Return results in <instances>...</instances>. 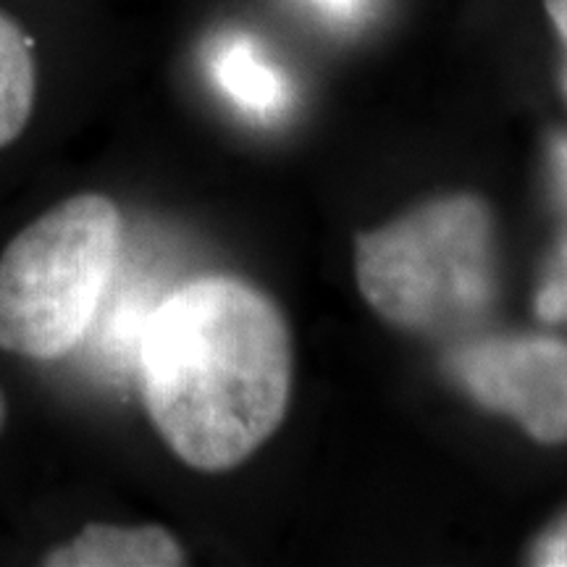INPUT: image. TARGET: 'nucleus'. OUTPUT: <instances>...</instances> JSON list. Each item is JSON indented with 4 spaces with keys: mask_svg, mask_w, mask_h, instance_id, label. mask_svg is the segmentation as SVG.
<instances>
[{
    "mask_svg": "<svg viewBox=\"0 0 567 567\" xmlns=\"http://www.w3.org/2000/svg\"><path fill=\"white\" fill-rule=\"evenodd\" d=\"M563 268H565V279L559 281V287H563L565 300H567V243H565V247H563Z\"/></svg>",
    "mask_w": 567,
    "mask_h": 567,
    "instance_id": "ddd939ff",
    "label": "nucleus"
},
{
    "mask_svg": "<svg viewBox=\"0 0 567 567\" xmlns=\"http://www.w3.org/2000/svg\"><path fill=\"white\" fill-rule=\"evenodd\" d=\"M551 158H555V172L559 179V187L567 197V137H557L551 145Z\"/></svg>",
    "mask_w": 567,
    "mask_h": 567,
    "instance_id": "9b49d317",
    "label": "nucleus"
},
{
    "mask_svg": "<svg viewBox=\"0 0 567 567\" xmlns=\"http://www.w3.org/2000/svg\"><path fill=\"white\" fill-rule=\"evenodd\" d=\"M210 74L218 90L237 105L245 116L274 122L287 105V84L281 74L260 55L247 38L231 34L218 40L210 51Z\"/></svg>",
    "mask_w": 567,
    "mask_h": 567,
    "instance_id": "423d86ee",
    "label": "nucleus"
},
{
    "mask_svg": "<svg viewBox=\"0 0 567 567\" xmlns=\"http://www.w3.org/2000/svg\"><path fill=\"white\" fill-rule=\"evenodd\" d=\"M534 563L547 567H567V517L559 520L534 549Z\"/></svg>",
    "mask_w": 567,
    "mask_h": 567,
    "instance_id": "6e6552de",
    "label": "nucleus"
},
{
    "mask_svg": "<svg viewBox=\"0 0 567 567\" xmlns=\"http://www.w3.org/2000/svg\"><path fill=\"white\" fill-rule=\"evenodd\" d=\"M455 373L481 405L513 415L536 442H567V344L494 337L463 347Z\"/></svg>",
    "mask_w": 567,
    "mask_h": 567,
    "instance_id": "20e7f679",
    "label": "nucleus"
},
{
    "mask_svg": "<svg viewBox=\"0 0 567 567\" xmlns=\"http://www.w3.org/2000/svg\"><path fill=\"white\" fill-rule=\"evenodd\" d=\"M536 313L542 316L544 321H559V318H565L567 300H565L563 287H559V281H551L542 289V295H538L536 300Z\"/></svg>",
    "mask_w": 567,
    "mask_h": 567,
    "instance_id": "1a4fd4ad",
    "label": "nucleus"
},
{
    "mask_svg": "<svg viewBox=\"0 0 567 567\" xmlns=\"http://www.w3.org/2000/svg\"><path fill=\"white\" fill-rule=\"evenodd\" d=\"M544 6H547V13H549L551 24H555L559 40H563V45H565V74H563V82H565V92H567V0H544Z\"/></svg>",
    "mask_w": 567,
    "mask_h": 567,
    "instance_id": "9d476101",
    "label": "nucleus"
},
{
    "mask_svg": "<svg viewBox=\"0 0 567 567\" xmlns=\"http://www.w3.org/2000/svg\"><path fill=\"white\" fill-rule=\"evenodd\" d=\"M3 423H6V396L0 392V429H3Z\"/></svg>",
    "mask_w": 567,
    "mask_h": 567,
    "instance_id": "4468645a",
    "label": "nucleus"
},
{
    "mask_svg": "<svg viewBox=\"0 0 567 567\" xmlns=\"http://www.w3.org/2000/svg\"><path fill=\"white\" fill-rule=\"evenodd\" d=\"M316 3L331 13H354L360 9V0H316Z\"/></svg>",
    "mask_w": 567,
    "mask_h": 567,
    "instance_id": "f8f14e48",
    "label": "nucleus"
},
{
    "mask_svg": "<svg viewBox=\"0 0 567 567\" xmlns=\"http://www.w3.org/2000/svg\"><path fill=\"white\" fill-rule=\"evenodd\" d=\"M360 292L386 321L442 331L492 300V221L476 197H444L365 234L354 255Z\"/></svg>",
    "mask_w": 567,
    "mask_h": 567,
    "instance_id": "7ed1b4c3",
    "label": "nucleus"
},
{
    "mask_svg": "<svg viewBox=\"0 0 567 567\" xmlns=\"http://www.w3.org/2000/svg\"><path fill=\"white\" fill-rule=\"evenodd\" d=\"M51 567H174L184 565V549L161 526H105L92 523L80 536L45 557Z\"/></svg>",
    "mask_w": 567,
    "mask_h": 567,
    "instance_id": "39448f33",
    "label": "nucleus"
},
{
    "mask_svg": "<svg viewBox=\"0 0 567 567\" xmlns=\"http://www.w3.org/2000/svg\"><path fill=\"white\" fill-rule=\"evenodd\" d=\"M122 213L76 195L27 226L0 255V350L55 360L95 323L122 255Z\"/></svg>",
    "mask_w": 567,
    "mask_h": 567,
    "instance_id": "f03ea898",
    "label": "nucleus"
},
{
    "mask_svg": "<svg viewBox=\"0 0 567 567\" xmlns=\"http://www.w3.org/2000/svg\"><path fill=\"white\" fill-rule=\"evenodd\" d=\"M38 71L32 42L17 21L0 11V147L24 132L34 105Z\"/></svg>",
    "mask_w": 567,
    "mask_h": 567,
    "instance_id": "0eeeda50",
    "label": "nucleus"
},
{
    "mask_svg": "<svg viewBox=\"0 0 567 567\" xmlns=\"http://www.w3.org/2000/svg\"><path fill=\"white\" fill-rule=\"evenodd\" d=\"M137 365L158 434L187 465L218 473L281 423L292 342L266 295L231 276H200L155 305Z\"/></svg>",
    "mask_w": 567,
    "mask_h": 567,
    "instance_id": "f257e3e1",
    "label": "nucleus"
}]
</instances>
